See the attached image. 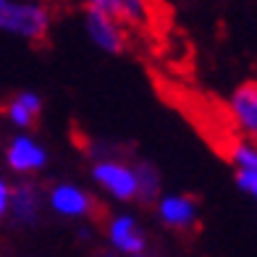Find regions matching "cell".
I'll return each instance as SVG.
<instances>
[{
	"label": "cell",
	"mask_w": 257,
	"mask_h": 257,
	"mask_svg": "<svg viewBox=\"0 0 257 257\" xmlns=\"http://www.w3.org/2000/svg\"><path fill=\"white\" fill-rule=\"evenodd\" d=\"M113 14L118 16L126 27H142L150 16V8H147V0H118L113 8Z\"/></svg>",
	"instance_id": "7c38bea8"
},
{
	"label": "cell",
	"mask_w": 257,
	"mask_h": 257,
	"mask_svg": "<svg viewBox=\"0 0 257 257\" xmlns=\"http://www.w3.org/2000/svg\"><path fill=\"white\" fill-rule=\"evenodd\" d=\"M89 173H92V181L108 197H113V200H118V202H134L137 200L139 186H137V171L132 163L113 158V155L95 158Z\"/></svg>",
	"instance_id": "7a4b0ae2"
},
{
	"label": "cell",
	"mask_w": 257,
	"mask_h": 257,
	"mask_svg": "<svg viewBox=\"0 0 257 257\" xmlns=\"http://www.w3.org/2000/svg\"><path fill=\"white\" fill-rule=\"evenodd\" d=\"M3 113L16 128H34L40 121V113H42V97L37 92H27V89L16 92L14 97L6 100Z\"/></svg>",
	"instance_id": "30bf717a"
},
{
	"label": "cell",
	"mask_w": 257,
	"mask_h": 257,
	"mask_svg": "<svg viewBox=\"0 0 257 257\" xmlns=\"http://www.w3.org/2000/svg\"><path fill=\"white\" fill-rule=\"evenodd\" d=\"M100 257H115V254H100Z\"/></svg>",
	"instance_id": "2e32d148"
},
{
	"label": "cell",
	"mask_w": 257,
	"mask_h": 257,
	"mask_svg": "<svg viewBox=\"0 0 257 257\" xmlns=\"http://www.w3.org/2000/svg\"><path fill=\"white\" fill-rule=\"evenodd\" d=\"M79 3L84 8H105V11H110V14H113V8H115L118 0H79Z\"/></svg>",
	"instance_id": "5bb4252c"
},
{
	"label": "cell",
	"mask_w": 257,
	"mask_h": 257,
	"mask_svg": "<svg viewBox=\"0 0 257 257\" xmlns=\"http://www.w3.org/2000/svg\"><path fill=\"white\" fill-rule=\"evenodd\" d=\"M53 27V11L42 0H0V32L27 42H45Z\"/></svg>",
	"instance_id": "6da1fadb"
},
{
	"label": "cell",
	"mask_w": 257,
	"mask_h": 257,
	"mask_svg": "<svg viewBox=\"0 0 257 257\" xmlns=\"http://www.w3.org/2000/svg\"><path fill=\"white\" fill-rule=\"evenodd\" d=\"M105 233H108L110 247L115 252H121V254H137V252H145V247H147L145 231H142V226L137 223L134 215H126V213L113 215L108 220Z\"/></svg>",
	"instance_id": "9c48e42d"
},
{
	"label": "cell",
	"mask_w": 257,
	"mask_h": 257,
	"mask_svg": "<svg viewBox=\"0 0 257 257\" xmlns=\"http://www.w3.org/2000/svg\"><path fill=\"white\" fill-rule=\"evenodd\" d=\"M128 257H147L145 252H137V254H128Z\"/></svg>",
	"instance_id": "9a60e30c"
},
{
	"label": "cell",
	"mask_w": 257,
	"mask_h": 257,
	"mask_svg": "<svg viewBox=\"0 0 257 257\" xmlns=\"http://www.w3.org/2000/svg\"><path fill=\"white\" fill-rule=\"evenodd\" d=\"M11 189L14 184H8L6 179H0V218L8 215V205H11Z\"/></svg>",
	"instance_id": "4fadbf2b"
},
{
	"label": "cell",
	"mask_w": 257,
	"mask_h": 257,
	"mask_svg": "<svg viewBox=\"0 0 257 257\" xmlns=\"http://www.w3.org/2000/svg\"><path fill=\"white\" fill-rule=\"evenodd\" d=\"M226 113L236 137L257 142V79L244 81V84H239L231 92V97L226 102Z\"/></svg>",
	"instance_id": "277c9868"
},
{
	"label": "cell",
	"mask_w": 257,
	"mask_h": 257,
	"mask_svg": "<svg viewBox=\"0 0 257 257\" xmlns=\"http://www.w3.org/2000/svg\"><path fill=\"white\" fill-rule=\"evenodd\" d=\"M6 163L19 176H32L48 166V150L29 134H16L6 145Z\"/></svg>",
	"instance_id": "52a82bcc"
},
{
	"label": "cell",
	"mask_w": 257,
	"mask_h": 257,
	"mask_svg": "<svg viewBox=\"0 0 257 257\" xmlns=\"http://www.w3.org/2000/svg\"><path fill=\"white\" fill-rule=\"evenodd\" d=\"M42 189L32 181H21L11 189V205H8V215L11 223L19 228H32L40 223L42 215Z\"/></svg>",
	"instance_id": "ba28073f"
},
{
	"label": "cell",
	"mask_w": 257,
	"mask_h": 257,
	"mask_svg": "<svg viewBox=\"0 0 257 257\" xmlns=\"http://www.w3.org/2000/svg\"><path fill=\"white\" fill-rule=\"evenodd\" d=\"M48 207L53 210L55 215L74 218V220L92 218L95 210H97V205H95V200H92L89 192H84L81 186L68 184V181L53 184L48 189Z\"/></svg>",
	"instance_id": "5b68a950"
},
{
	"label": "cell",
	"mask_w": 257,
	"mask_h": 257,
	"mask_svg": "<svg viewBox=\"0 0 257 257\" xmlns=\"http://www.w3.org/2000/svg\"><path fill=\"white\" fill-rule=\"evenodd\" d=\"M84 29L87 37L110 55H118L128 48V27L105 8H84Z\"/></svg>",
	"instance_id": "3957f363"
},
{
	"label": "cell",
	"mask_w": 257,
	"mask_h": 257,
	"mask_svg": "<svg viewBox=\"0 0 257 257\" xmlns=\"http://www.w3.org/2000/svg\"><path fill=\"white\" fill-rule=\"evenodd\" d=\"M137 171V186H139V194H137V202H155L160 192H163V179H160V171L153 166V163H137L134 166Z\"/></svg>",
	"instance_id": "8fae6325"
},
{
	"label": "cell",
	"mask_w": 257,
	"mask_h": 257,
	"mask_svg": "<svg viewBox=\"0 0 257 257\" xmlns=\"http://www.w3.org/2000/svg\"><path fill=\"white\" fill-rule=\"evenodd\" d=\"M254 202H257V197H254Z\"/></svg>",
	"instance_id": "e0dca14e"
},
{
	"label": "cell",
	"mask_w": 257,
	"mask_h": 257,
	"mask_svg": "<svg viewBox=\"0 0 257 257\" xmlns=\"http://www.w3.org/2000/svg\"><path fill=\"white\" fill-rule=\"evenodd\" d=\"M155 215L171 231H192L200 223V205L189 194H160L155 200Z\"/></svg>",
	"instance_id": "8992f818"
}]
</instances>
